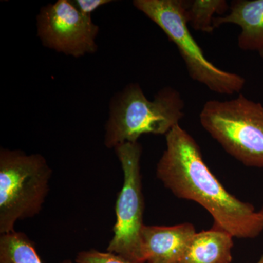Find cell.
<instances>
[{
  "instance_id": "obj_1",
  "label": "cell",
  "mask_w": 263,
  "mask_h": 263,
  "mask_svg": "<svg viewBox=\"0 0 263 263\" xmlns=\"http://www.w3.org/2000/svg\"><path fill=\"white\" fill-rule=\"evenodd\" d=\"M166 148L156 175L175 196L203 207L214 224L234 238L252 239L263 232V214L230 194L205 164L200 146L181 126L165 136Z\"/></svg>"
},
{
  "instance_id": "obj_2",
  "label": "cell",
  "mask_w": 263,
  "mask_h": 263,
  "mask_svg": "<svg viewBox=\"0 0 263 263\" xmlns=\"http://www.w3.org/2000/svg\"><path fill=\"white\" fill-rule=\"evenodd\" d=\"M184 106L181 93L171 86H164L150 100L139 84H127L110 100L104 144L114 149L138 142L143 135L166 136L184 117Z\"/></svg>"
},
{
  "instance_id": "obj_3",
  "label": "cell",
  "mask_w": 263,
  "mask_h": 263,
  "mask_svg": "<svg viewBox=\"0 0 263 263\" xmlns=\"http://www.w3.org/2000/svg\"><path fill=\"white\" fill-rule=\"evenodd\" d=\"M52 170L43 155L0 149V233L15 231L17 221L42 210Z\"/></svg>"
},
{
  "instance_id": "obj_4",
  "label": "cell",
  "mask_w": 263,
  "mask_h": 263,
  "mask_svg": "<svg viewBox=\"0 0 263 263\" xmlns=\"http://www.w3.org/2000/svg\"><path fill=\"white\" fill-rule=\"evenodd\" d=\"M187 3L185 0L133 2V6L157 24L176 45L193 80L217 94H238L245 87V78L221 70L207 60L189 28L185 16Z\"/></svg>"
},
{
  "instance_id": "obj_5",
  "label": "cell",
  "mask_w": 263,
  "mask_h": 263,
  "mask_svg": "<svg viewBox=\"0 0 263 263\" xmlns=\"http://www.w3.org/2000/svg\"><path fill=\"white\" fill-rule=\"evenodd\" d=\"M202 127L227 153L251 167L263 168V105L240 94L212 100L200 113Z\"/></svg>"
},
{
  "instance_id": "obj_6",
  "label": "cell",
  "mask_w": 263,
  "mask_h": 263,
  "mask_svg": "<svg viewBox=\"0 0 263 263\" xmlns=\"http://www.w3.org/2000/svg\"><path fill=\"white\" fill-rule=\"evenodd\" d=\"M124 174L122 190L116 202L117 221L107 251L137 263H145L142 255L141 233L145 210L142 191V146L138 142L114 148Z\"/></svg>"
},
{
  "instance_id": "obj_7",
  "label": "cell",
  "mask_w": 263,
  "mask_h": 263,
  "mask_svg": "<svg viewBox=\"0 0 263 263\" xmlns=\"http://www.w3.org/2000/svg\"><path fill=\"white\" fill-rule=\"evenodd\" d=\"M100 27L91 15L83 14L72 0H58L40 10L37 15V37L43 46L80 58L98 50Z\"/></svg>"
},
{
  "instance_id": "obj_8",
  "label": "cell",
  "mask_w": 263,
  "mask_h": 263,
  "mask_svg": "<svg viewBox=\"0 0 263 263\" xmlns=\"http://www.w3.org/2000/svg\"><path fill=\"white\" fill-rule=\"evenodd\" d=\"M196 233L195 227L189 222L174 226H143L141 233L143 261L180 263Z\"/></svg>"
},
{
  "instance_id": "obj_9",
  "label": "cell",
  "mask_w": 263,
  "mask_h": 263,
  "mask_svg": "<svg viewBox=\"0 0 263 263\" xmlns=\"http://www.w3.org/2000/svg\"><path fill=\"white\" fill-rule=\"evenodd\" d=\"M239 26L238 46L246 51L258 52L263 59V0H234L229 13L214 18V28L223 24Z\"/></svg>"
},
{
  "instance_id": "obj_10",
  "label": "cell",
  "mask_w": 263,
  "mask_h": 263,
  "mask_svg": "<svg viewBox=\"0 0 263 263\" xmlns=\"http://www.w3.org/2000/svg\"><path fill=\"white\" fill-rule=\"evenodd\" d=\"M233 238L215 224L212 229L196 233L180 263H231Z\"/></svg>"
},
{
  "instance_id": "obj_11",
  "label": "cell",
  "mask_w": 263,
  "mask_h": 263,
  "mask_svg": "<svg viewBox=\"0 0 263 263\" xmlns=\"http://www.w3.org/2000/svg\"><path fill=\"white\" fill-rule=\"evenodd\" d=\"M0 263H43L34 242L25 233L13 231L0 236ZM62 263H73L71 260Z\"/></svg>"
},
{
  "instance_id": "obj_12",
  "label": "cell",
  "mask_w": 263,
  "mask_h": 263,
  "mask_svg": "<svg viewBox=\"0 0 263 263\" xmlns=\"http://www.w3.org/2000/svg\"><path fill=\"white\" fill-rule=\"evenodd\" d=\"M230 5L226 0H194L188 1L186 22L189 27L204 33L214 32V15H224L229 11Z\"/></svg>"
},
{
  "instance_id": "obj_13",
  "label": "cell",
  "mask_w": 263,
  "mask_h": 263,
  "mask_svg": "<svg viewBox=\"0 0 263 263\" xmlns=\"http://www.w3.org/2000/svg\"><path fill=\"white\" fill-rule=\"evenodd\" d=\"M76 263H137L131 262L111 252H100L96 249L82 251L78 254Z\"/></svg>"
},
{
  "instance_id": "obj_14",
  "label": "cell",
  "mask_w": 263,
  "mask_h": 263,
  "mask_svg": "<svg viewBox=\"0 0 263 263\" xmlns=\"http://www.w3.org/2000/svg\"><path fill=\"white\" fill-rule=\"evenodd\" d=\"M72 2L79 11L86 15H91L100 7L113 3L111 0H74Z\"/></svg>"
},
{
  "instance_id": "obj_15",
  "label": "cell",
  "mask_w": 263,
  "mask_h": 263,
  "mask_svg": "<svg viewBox=\"0 0 263 263\" xmlns=\"http://www.w3.org/2000/svg\"><path fill=\"white\" fill-rule=\"evenodd\" d=\"M256 263H263V254L262 256H261L260 259H259L258 261H257Z\"/></svg>"
},
{
  "instance_id": "obj_16",
  "label": "cell",
  "mask_w": 263,
  "mask_h": 263,
  "mask_svg": "<svg viewBox=\"0 0 263 263\" xmlns=\"http://www.w3.org/2000/svg\"><path fill=\"white\" fill-rule=\"evenodd\" d=\"M259 212H260L261 214H263V205L262 209H261L260 210H259Z\"/></svg>"
}]
</instances>
